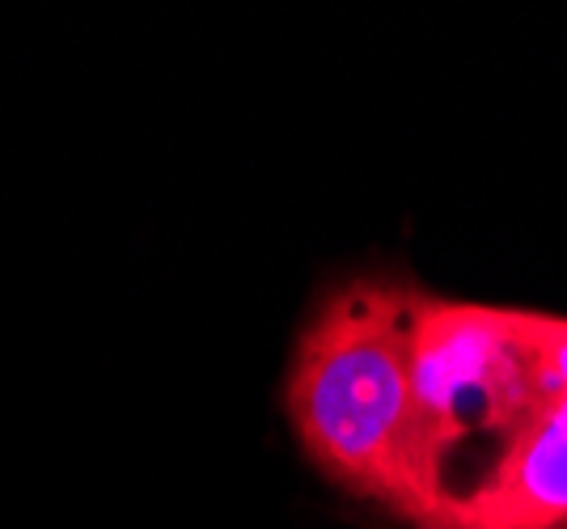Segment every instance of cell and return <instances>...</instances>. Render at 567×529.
I'll list each match as a JSON object with an SVG mask.
<instances>
[{
  "label": "cell",
  "mask_w": 567,
  "mask_h": 529,
  "mask_svg": "<svg viewBox=\"0 0 567 529\" xmlns=\"http://www.w3.org/2000/svg\"><path fill=\"white\" fill-rule=\"evenodd\" d=\"M424 289L402 276L334 284L292 343L284 415L306 461L343 496L402 521L411 500V352Z\"/></svg>",
  "instance_id": "obj_1"
},
{
  "label": "cell",
  "mask_w": 567,
  "mask_h": 529,
  "mask_svg": "<svg viewBox=\"0 0 567 529\" xmlns=\"http://www.w3.org/2000/svg\"><path fill=\"white\" fill-rule=\"evenodd\" d=\"M415 433L402 526L445 529L550 407L517 310L424 292L411 352Z\"/></svg>",
  "instance_id": "obj_2"
},
{
  "label": "cell",
  "mask_w": 567,
  "mask_h": 529,
  "mask_svg": "<svg viewBox=\"0 0 567 529\" xmlns=\"http://www.w3.org/2000/svg\"><path fill=\"white\" fill-rule=\"evenodd\" d=\"M445 529H567V398L534 419L496 479Z\"/></svg>",
  "instance_id": "obj_3"
},
{
  "label": "cell",
  "mask_w": 567,
  "mask_h": 529,
  "mask_svg": "<svg viewBox=\"0 0 567 529\" xmlns=\"http://www.w3.org/2000/svg\"><path fill=\"white\" fill-rule=\"evenodd\" d=\"M517 326L529 343V352H534L546 398L550 403L567 398V318L564 313L517 310Z\"/></svg>",
  "instance_id": "obj_4"
}]
</instances>
